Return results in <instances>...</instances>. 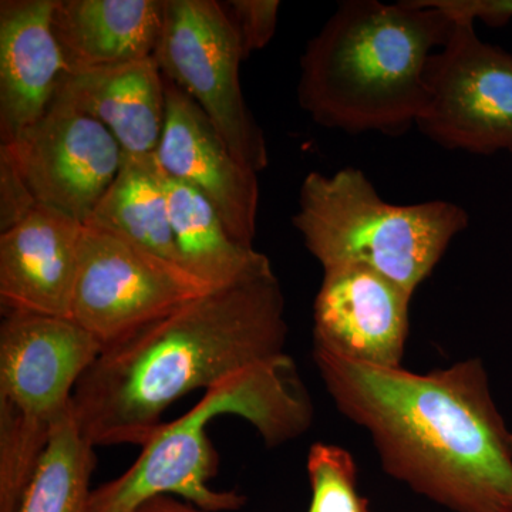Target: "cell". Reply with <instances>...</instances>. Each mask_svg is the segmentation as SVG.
Here are the masks:
<instances>
[{
    "instance_id": "cell-1",
    "label": "cell",
    "mask_w": 512,
    "mask_h": 512,
    "mask_svg": "<svg viewBox=\"0 0 512 512\" xmlns=\"http://www.w3.org/2000/svg\"><path fill=\"white\" fill-rule=\"evenodd\" d=\"M336 409L369 433L383 470L453 512H512V431L480 359L414 373L313 350Z\"/></svg>"
},
{
    "instance_id": "cell-2",
    "label": "cell",
    "mask_w": 512,
    "mask_h": 512,
    "mask_svg": "<svg viewBox=\"0 0 512 512\" xmlns=\"http://www.w3.org/2000/svg\"><path fill=\"white\" fill-rule=\"evenodd\" d=\"M288 330L274 268L212 289L101 349L73 412L96 448L143 447L187 394L288 355Z\"/></svg>"
},
{
    "instance_id": "cell-3",
    "label": "cell",
    "mask_w": 512,
    "mask_h": 512,
    "mask_svg": "<svg viewBox=\"0 0 512 512\" xmlns=\"http://www.w3.org/2000/svg\"><path fill=\"white\" fill-rule=\"evenodd\" d=\"M454 25L439 0L340 3L301 57L302 110L345 133H407L429 101L430 59Z\"/></svg>"
},
{
    "instance_id": "cell-4",
    "label": "cell",
    "mask_w": 512,
    "mask_h": 512,
    "mask_svg": "<svg viewBox=\"0 0 512 512\" xmlns=\"http://www.w3.org/2000/svg\"><path fill=\"white\" fill-rule=\"evenodd\" d=\"M222 416L247 420L265 446L274 448L311 429L315 407L289 355L229 377L205 390L183 416L164 421L128 470L92 491L87 512H136L158 495L181 498L205 512L244 507L245 495L208 485L218 456L207 426Z\"/></svg>"
},
{
    "instance_id": "cell-5",
    "label": "cell",
    "mask_w": 512,
    "mask_h": 512,
    "mask_svg": "<svg viewBox=\"0 0 512 512\" xmlns=\"http://www.w3.org/2000/svg\"><path fill=\"white\" fill-rule=\"evenodd\" d=\"M292 224L323 271L363 266L413 295L468 227V214L444 200L390 204L362 170L345 167L306 175Z\"/></svg>"
},
{
    "instance_id": "cell-6",
    "label": "cell",
    "mask_w": 512,
    "mask_h": 512,
    "mask_svg": "<svg viewBox=\"0 0 512 512\" xmlns=\"http://www.w3.org/2000/svg\"><path fill=\"white\" fill-rule=\"evenodd\" d=\"M101 343L69 318L3 315L0 325V512H16L53 424Z\"/></svg>"
},
{
    "instance_id": "cell-7",
    "label": "cell",
    "mask_w": 512,
    "mask_h": 512,
    "mask_svg": "<svg viewBox=\"0 0 512 512\" xmlns=\"http://www.w3.org/2000/svg\"><path fill=\"white\" fill-rule=\"evenodd\" d=\"M154 59L165 79L187 93L234 156L255 173L269 165L268 146L242 93L245 60L237 29L217 0H165Z\"/></svg>"
},
{
    "instance_id": "cell-8",
    "label": "cell",
    "mask_w": 512,
    "mask_h": 512,
    "mask_svg": "<svg viewBox=\"0 0 512 512\" xmlns=\"http://www.w3.org/2000/svg\"><path fill=\"white\" fill-rule=\"evenodd\" d=\"M443 8L456 25L430 59L429 101L416 126L447 150L512 154V53L484 42L476 20Z\"/></svg>"
},
{
    "instance_id": "cell-9",
    "label": "cell",
    "mask_w": 512,
    "mask_h": 512,
    "mask_svg": "<svg viewBox=\"0 0 512 512\" xmlns=\"http://www.w3.org/2000/svg\"><path fill=\"white\" fill-rule=\"evenodd\" d=\"M208 291L116 235L84 225L72 319L103 348Z\"/></svg>"
},
{
    "instance_id": "cell-10",
    "label": "cell",
    "mask_w": 512,
    "mask_h": 512,
    "mask_svg": "<svg viewBox=\"0 0 512 512\" xmlns=\"http://www.w3.org/2000/svg\"><path fill=\"white\" fill-rule=\"evenodd\" d=\"M37 204L86 224L119 174L124 151L100 121L56 96L10 144H0Z\"/></svg>"
},
{
    "instance_id": "cell-11",
    "label": "cell",
    "mask_w": 512,
    "mask_h": 512,
    "mask_svg": "<svg viewBox=\"0 0 512 512\" xmlns=\"http://www.w3.org/2000/svg\"><path fill=\"white\" fill-rule=\"evenodd\" d=\"M165 119L156 160L168 177L200 192L239 244L254 248L258 173L242 164L207 114L165 79Z\"/></svg>"
},
{
    "instance_id": "cell-12",
    "label": "cell",
    "mask_w": 512,
    "mask_h": 512,
    "mask_svg": "<svg viewBox=\"0 0 512 512\" xmlns=\"http://www.w3.org/2000/svg\"><path fill=\"white\" fill-rule=\"evenodd\" d=\"M412 296L363 266L326 269L313 302V350L360 365L402 367Z\"/></svg>"
},
{
    "instance_id": "cell-13",
    "label": "cell",
    "mask_w": 512,
    "mask_h": 512,
    "mask_svg": "<svg viewBox=\"0 0 512 512\" xmlns=\"http://www.w3.org/2000/svg\"><path fill=\"white\" fill-rule=\"evenodd\" d=\"M84 224L52 208H36L0 232V305L3 315L72 319Z\"/></svg>"
},
{
    "instance_id": "cell-14",
    "label": "cell",
    "mask_w": 512,
    "mask_h": 512,
    "mask_svg": "<svg viewBox=\"0 0 512 512\" xmlns=\"http://www.w3.org/2000/svg\"><path fill=\"white\" fill-rule=\"evenodd\" d=\"M55 0L0 2V144L52 106L69 63L53 32Z\"/></svg>"
},
{
    "instance_id": "cell-15",
    "label": "cell",
    "mask_w": 512,
    "mask_h": 512,
    "mask_svg": "<svg viewBox=\"0 0 512 512\" xmlns=\"http://www.w3.org/2000/svg\"><path fill=\"white\" fill-rule=\"evenodd\" d=\"M56 96L100 121L124 156L156 153L165 119V80L154 57L74 70L64 76Z\"/></svg>"
},
{
    "instance_id": "cell-16",
    "label": "cell",
    "mask_w": 512,
    "mask_h": 512,
    "mask_svg": "<svg viewBox=\"0 0 512 512\" xmlns=\"http://www.w3.org/2000/svg\"><path fill=\"white\" fill-rule=\"evenodd\" d=\"M164 8L165 0H55L53 32L70 72L153 57Z\"/></svg>"
},
{
    "instance_id": "cell-17",
    "label": "cell",
    "mask_w": 512,
    "mask_h": 512,
    "mask_svg": "<svg viewBox=\"0 0 512 512\" xmlns=\"http://www.w3.org/2000/svg\"><path fill=\"white\" fill-rule=\"evenodd\" d=\"M84 225L110 232L168 268L192 276L175 245L165 174L154 154L124 156L116 180Z\"/></svg>"
},
{
    "instance_id": "cell-18",
    "label": "cell",
    "mask_w": 512,
    "mask_h": 512,
    "mask_svg": "<svg viewBox=\"0 0 512 512\" xmlns=\"http://www.w3.org/2000/svg\"><path fill=\"white\" fill-rule=\"evenodd\" d=\"M165 191L181 261L202 285L225 288L272 269L268 256L232 238L218 212L200 192L167 174Z\"/></svg>"
},
{
    "instance_id": "cell-19",
    "label": "cell",
    "mask_w": 512,
    "mask_h": 512,
    "mask_svg": "<svg viewBox=\"0 0 512 512\" xmlns=\"http://www.w3.org/2000/svg\"><path fill=\"white\" fill-rule=\"evenodd\" d=\"M94 448L70 403L53 424L45 453L16 512H87L97 463Z\"/></svg>"
},
{
    "instance_id": "cell-20",
    "label": "cell",
    "mask_w": 512,
    "mask_h": 512,
    "mask_svg": "<svg viewBox=\"0 0 512 512\" xmlns=\"http://www.w3.org/2000/svg\"><path fill=\"white\" fill-rule=\"evenodd\" d=\"M306 468L312 490L308 512H369L366 498L357 491V468L348 450L315 443Z\"/></svg>"
},
{
    "instance_id": "cell-21",
    "label": "cell",
    "mask_w": 512,
    "mask_h": 512,
    "mask_svg": "<svg viewBox=\"0 0 512 512\" xmlns=\"http://www.w3.org/2000/svg\"><path fill=\"white\" fill-rule=\"evenodd\" d=\"M237 29L245 59L264 49L276 32L281 2L278 0H229L222 3Z\"/></svg>"
},
{
    "instance_id": "cell-22",
    "label": "cell",
    "mask_w": 512,
    "mask_h": 512,
    "mask_svg": "<svg viewBox=\"0 0 512 512\" xmlns=\"http://www.w3.org/2000/svg\"><path fill=\"white\" fill-rule=\"evenodd\" d=\"M39 207L12 158L0 150V232L15 227Z\"/></svg>"
},
{
    "instance_id": "cell-23",
    "label": "cell",
    "mask_w": 512,
    "mask_h": 512,
    "mask_svg": "<svg viewBox=\"0 0 512 512\" xmlns=\"http://www.w3.org/2000/svg\"><path fill=\"white\" fill-rule=\"evenodd\" d=\"M441 3L453 12L490 26H503L512 19V0H441Z\"/></svg>"
},
{
    "instance_id": "cell-24",
    "label": "cell",
    "mask_w": 512,
    "mask_h": 512,
    "mask_svg": "<svg viewBox=\"0 0 512 512\" xmlns=\"http://www.w3.org/2000/svg\"><path fill=\"white\" fill-rule=\"evenodd\" d=\"M136 512H205L195 507L181 498L171 497V495H158L151 498L146 503L141 504Z\"/></svg>"
}]
</instances>
